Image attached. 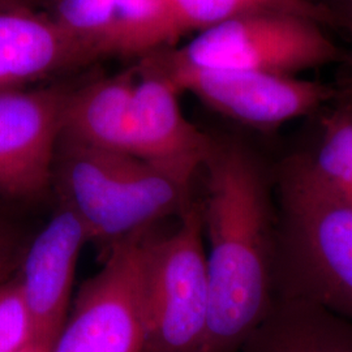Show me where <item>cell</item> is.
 Listing matches in <instances>:
<instances>
[{"label":"cell","instance_id":"obj_12","mask_svg":"<svg viewBox=\"0 0 352 352\" xmlns=\"http://www.w3.org/2000/svg\"><path fill=\"white\" fill-rule=\"evenodd\" d=\"M81 58L51 17L0 10V91L16 90Z\"/></svg>","mask_w":352,"mask_h":352},{"label":"cell","instance_id":"obj_10","mask_svg":"<svg viewBox=\"0 0 352 352\" xmlns=\"http://www.w3.org/2000/svg\"><path fill=\"white\" fill-rule=\"evenodd\" d=\"M175 85L154 65L136 77L131 103L133 157L192 187L212 151L213 138L184 116Z\"/></svg>","mask_w":352,"mask_h":352},{"label":"cell","instance_id":"obj_1","mask_svg":"<svg viewBox=\"0 0 352 352\" xmlns=\"http://www.w3.org/2000/svg\"><path fill=\"white\" fill-rule=\"evenodd\" d=\"M202 168L210 314L201 352H238L277 299L276 175L232 138H213Z\"/></svg>","mask_w":352,"mask_h":352},{"label":"cell","instance_id":"obj_16","mask_svg":"<svg viewBox=\"0 0 352 352\" xmlns=\"http://www.w3.org/2000/svg\"><path fill=\"white\" fill-rule=\"evenodd\" d=\"M188 33H201L232 17L260 11L298 13L321 24L327 10L314 0H167Z\"/></svg>","mask_w":352,"mask_h":352},{"label":"cell","instance_id":"obj_2","mask_svg":"<svg viewBox=\"0 0 352 352\" xmlns=\"http://www.w3.org/2000/svg\"><path fill=\"white\" fill-rule=\"evenodd\" d=\"M277 298L316 302L352 322V206L320 183L302 157L274 167Z\"/></svg>","mask_w":352,"mask_h":352},{"label":"cell","instance_id":"obj_17","mask_svg":"<svg viewBox=\"0 0 352 352\" xmlns=\"http://www.w3.org/2000/svg\"><path fill=\"white\" fill-rule=\"evenodd\" d=\"M36 340L20 280L0 279V352H17Z\"/></svg>","mask_w":352,"mask_h":352},{"label":"cell","instance_id":"obj_14","mask_svg":"<svg viewBox=\"0 0 352 352\" xmlns=\"http://www.w3.org/2000/svg\"><path fill=\"white\" fill-rule=\"evenodd\" d=\"M238 352H352V322L316 302L277 298Z\"/></svg>","mask_w":352,"mask_h":352},{"label":"cell","instance_id":"obj_5","mask_svg":"<svg viewBox=\"0 0 352 352\" xmlns=\"http://www.w3.org/2000/svg\"><path fill=\"white\" fill-rule=\"evenodd\" d=\"M167 55L200 68L298 76L334 63L340 51L317 20L285 11H260L212 26Z\"/></svg>","mask_w":352,"mask_h":352},{"label":"cell","instance_id":"obj_6","mask_svg":"<svg viewBox=\"0 0 352 352\" xmlns=\"http://www.w3.org/2000/svg\"><path fill=\"white\" fill-rule=\"evenodd\" d=\"M151 62L180 93L188 91L214 111L265 132L316 113L337 96L333 87L299 76L200 68L167 54Z\"/></svg>","mask_w":352,"mask_h":352},{"label":"cell","instance_id":"obj_9","mask_svg":"<svg viewBox=\"0 0 352 352\" xmlns=\"http://www.w3.org/2000/svg\"><path fill=\"white\" fill-rule=\"evenodd\" d=\"M51 19L82 56H151L188 34L167 0H54Z\"/></svg>","mask_w":352,"mask_h":352},{"label":"cell","instance_id":"obj_13","mask_svg":"<svg viewBox=\"0 0 352 352\" xmlns=\"http://www.w3.org/2000/svg\"><path fill=\"white\" fill-rule=\"evenodd\" d=\"M136 76L100 80L68 93L60 139L100 151L131 153V103Z\"/></svg>","mask_w":352,"mask_h":352},{"label":"cell","instance_id":"obj_7","mask_svg":"<svg viewBox=\"0 0 352 352\" xmlns=\"http://www.w3.org/2000/svg\"><path fill=\"white\" fill-rule=\"evenodd\" d=\"M141 231L110 245L101 270L80 289L51 352H145Z\"/></svg>","mask_w":352,"mask_h":352},{"label":"cell","instance_id":"obj_15","mask_svg":"<svg viewBox=\"0 0 352 352\" xmlns=\"http://www.w3.org/2000/svg\"><path fill=\"white\" fill-rule=\"evenodd\" d=\"M299 155L320 183L352 206V98L324 115L315 149Z\"/></svg>","mask_w":352,"mask_h":352},{"label":"cell","instance_id":"obj_8","mask_svg":"<svg viewBox=\"0 0 352 352\" xmlns=\"http://www.w3.org/2000/svg\"><path fill=\"white\" fill-rule=\"evenodd\" d=\"M68 93L0 91V195L36 199L50 188Z\"/></svg>","mask_w":352,"mask_h":352},{"label":"cell","instance_id":"obj_3","mask_svg":"<svg viewBox=\"0 0 352 352\" xmlns=\"http://www.w3.org/2000/svg\"><path fill=\"white\" fill-rule=\"evenodd\" d=\"M52 182L60 204L85 227L89 240L110 245L180 217L193 202L190 187L133 155L60 139Z\"/></svg>","mask_w":352,"mask_h":352},{"label":"cell","instance_id":"obj_19","mask_svg":"<svg viewBox=\"0 0 352 352\" xmlns=\"http://www.w3.org/2000/svg\"><path fill=\"white\" fill-rule=\"evenodd\" d=\"M51 347L52 346L49 343L36 340L30 342L24 349H21L20 351L17 352H51Z\"/></svg>","mask_w":352,"mask_h":352},{"label":"cell","instance_id":"obj_18","mask_svg":"<svg viewBox=\"0 0 352 352\" xmlns=\"http://www.w3.org/2000/svg\"><path fill=\"white\" fill-rule=\"evenodd\" d=\"M12 244L4 228L0 226V279H4L6 270L11 263V253H12Z\"/></svg>","mask_w":352,"mask_h":352},{"label":"cell","instance_id":"obj_4","mask_svg":"<svg viewBox=\"0 0 352 352\" xmlns=\"http://www.w3.org/2000/svg\"><path fill=\"white\" fill-rule=\"evenodd\" d=\"M171 235H145L141 312L145 352H201L210 314V282L201 202L182 214Z\"/></svg>","mask_w":352,"mask_h":352},{"label":"cell","instance_id":"obj_20","mask_svg":"<svg viewBox=\"0 0 352 352\" xmlns=\"http://www.w3.org/2000/svg\"><path fill=\"white\" fill-rule=\"evenodd\" d=\"M12 3V0H0V10L4 8H10V4Z\"/></svg>","mask_w":352,"mask_h":352},{"label":"cell","instance_id":"obj_11","mask_svg":"<svg viewBox=\"0 0 352 352\" xmlns=\"http://www.w3.org/2000/svg\"><path fill=\"white\" fill-rule=\"evenodd\" d=\"M88 234L80 218L60 204L26 253L19 279L36 340L54 344L68 317L76 265Z\"/></svg>","mask_w":352,"mask_h":352}]
</instances>
